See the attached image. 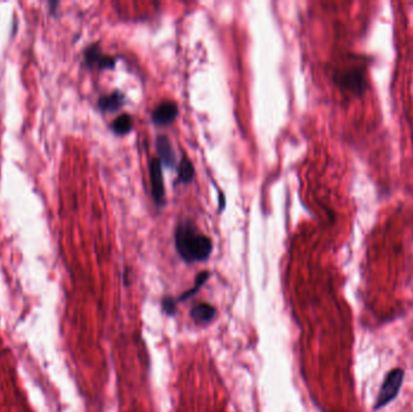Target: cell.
Instances as JSON below:
<instances>
[{
	"label": "cell",
	"mask_w": 413,
	"mask_h": 412,
	"mask_svg": "<svg viewBox=\"0 0 413 412\" xmlns=\"http://www.w3.org/2000/svg\"><path fill=\"white\" fill-rule=\"evenodd\" d=\"M225 207H226V200H225V196L222 194V191L219 192V213H222L224 209H225Z\"/></svg>",
	"instance_id": "13"
},
{
	"label": "cell",
	"mask_w": 413,
	"mask_h": 412,
	"mask_svg": "<svg viewBox=\"0 0 413 412\" xmlns=\"http://www.w3.org/2000/svg\"><path fill=\"white\" fill-rule=\"evenodd\" d=\"M179 115V108L174 102L165 101L156 107L155 110L151 114V120L156 126L165 127L173 124Z\"/></svg>",
	"instance_id": "6"
},
{
	"label": "cell",
	"mask_w": 413,
	"mask_h": 412,
	"mask_svg": "<svg viewBox=\"0 0 413 412\" xmlns=\"http://www.w3.org/2000/svg\"><path fill=\"white\" fill-rule=\"evenodd\" d=\"M405 380V370L403 368H394L387 372L383 378L382 386L379 388L377 397L375 399V404L372 407V411H379L384 407L392 404L401 391Z\"/></svg>",
	"instance_id": "2"
},
{
	"label": "cell",
	"mask_w": 413,
	"mask_h": 412,
	"mask_svg": "<svg viewBox=\"0 0 413 412\" xmlns=\"http://www.w3.org/2000/svg\"><path fill=\"white\" fill-rule=\"evenodd\" d=\"M150 183H151V196L156 206L163 207L165 205V181L162 173V164L159 157H152L149 164Z\"/></svg>",
	"instance_id": "4"
},
{
	"label": "cell",
	"mask_w": 413,
	"mask_h": 412,
	"mask_svg": "<svg viewBox=\"0 0 413 412\" xmlns=\"http://www.w3.org/2000/svg\"><path fill=\"white\" fill-rule=\"evenodd\" d=\"M195 166L192 161L187 157V155H183L181 161L178 164V179L176 183L179 184H189L195 178Z\"/></svg>",
	"instance_id": "10"
},
{
	"label": "cell",
	"mask_w": 413,
	"mask_h": 412,
	"mask_svg": "<svg viewBox=\"0 0 413 412\" xmlns=\"http://www.w3.org/2000/svg\"><path fill=\"white\" fill-rule=\"evenodd\" d=\"M174 243L176 252L186 263L206 261L213 252L212 240L202 233L196 224L190 219L176 224Z\"/></svg>",
	"instance_id": "1"
},
{
	"label": "cell",
	"mask_w": 413,
	"mask_h": 412,
	"mask_svg": "<svg viewBox=\"0 0 413 412\" xmlns=\"http://www.w3.org/2000/svg\"><path fill=\"white\" fill-rule=\"evenodd\" d=\"M110 129L116 136H126L133 129V119L129 114H121L111 123Z\"/></svg>",
	"instance_id": "11"
},
{
	"label": "cell",
	"mask_w": 413,
	"mask_h": 412,
	"mask_svg": "<svg viewBox=\"0 0 413 412\" xmlns=\"http://www.w3.org/2000/svg\"><path fill=\"white\" fill-rule=\"evenodd\" d=\"M126 97L124 93L115 90L110 94H105L98 99V108L103 113H115L124 107Z\"/></svg>",
	"instance_id": "8"
},
{
	"label": "cell",
	"mask_w": 413,
	"mask_h": 412,
	"mask_svg": "<svg viewBox=\"0 0 413 412\" xmlns=\"http://www.w3.org/2000/svg\"><path fill=\"white\" fill-rule=\"evenodd\" d=\"M215 312L217 309L212 305L206 304V302H201V304L195 305L192 307L191 318L194 322L198 325L208 324L209 322H212L215 317Z\"/></svg>",
	"instance_id": "9"
},
{
	"label": "cell",
	"mask_w": 413,
	"mask_h": 412,
	"mask_svg": "<svg viewBox=\"0 0 413 412\" xmlns=\"http://www.w3.org/2000/svg\"><path fill=\"white\" fill-rule=\"evenodd\" d=\"M156 148L162 166H165L167 168H174L178 164L176 151L172 145L171 140L165 134H160L157 137Z\"/></svg>",
	"instance_id": "7"
},
{
	"label": "cell",
	"mask_w": 413,
	"mask_h": 412,
	"mask_svg": "<svg viewBox=\"0 0 413 412\" xmlns=\"http://www.w3.org/2000/svg\"><path fill=\"white\" fill-rule=\"evenodd\" d=\"M335 83L342 88H346L358 96H362L367 90V80L364 69L353 68L351 70L336 73Z\"/></svg>",
	"instance_id": "3"
},
{
	"label": "cell",
	"mask_w": 413,
	"mask_h": 412,
	"mask_svg": "<svg viewBox=\"0 0 413 412\" xmlns=\"http://www.w3.org/2000/svg\"><path fill=\"white\" fill-rule=\"evenodd\" d=\"M209 279V272H208V271H202V272L198 273V274H197L196 281H195V287L190 289L189 292L183 294V296H181L176 301H183V300L191 298L192 295L197 293V292L201 289L202 285L206 283V279Z\"/></svg>",
	"instance_id": "12"
},
{
	"label": "cell",
	"mask_w": 413,
	"mask_h": 412,
	"mask_svg": "<svg viewBox=\"0 0 413 412\" xmlns=\"http://www.w3.org/2000/svg\"><path fill=\"white\" fill-rule=\"evenodd\" d=\"M83 62L90 69L104 70V69H114L116 66V58L103 53L98 42H94L85 49Z\"/></svg>",
	"instance_id": "5"
}]
</instances>
